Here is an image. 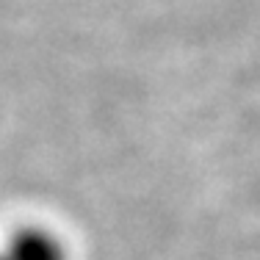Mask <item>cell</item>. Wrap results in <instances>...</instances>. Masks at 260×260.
<instances>
[{
    "label": "cell",
    "instance_id": "6da1fadb",
    "mask_svg": "<svg viewBox=\"0 0 260 260\" xmlns=\"http://www.w3.org/2000/svg\"><path fill=\"white\" fill-rule=\"evenodd\" d=\"M0 260H67V246L50 230L22 227L0 244Z\"/></svg>",
    "mask_w": 260,
    "mask_h": 260
}]
</instances>
